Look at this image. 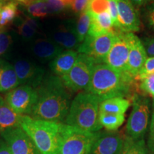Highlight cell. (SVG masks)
Masks as SVG:
<instances>
[{
	"instance_id": "obj_34",
	"label": "cell",
	"mask_w": 154,
	"mask_h": 154,
	"mask_svg": "<svg viewBox=\"0 0 154 154\" xmlns=\"http://www.w3.org/2000/svg\"><path fill=\"white\" fill-rule=\"evenodd\" d=\"M90 0H74L72 6V9L77 14H81L88 8Z\"/></svg>"
},
{
	"instance_id": "obj_41",
	"label": "cell",
	"mask_w": 154,
	"mask_h": 154,
	"mask_svg": "<svg viewBox=\"0 0 154 154\" xmlns=\"http://www.w3.org/2000/svg\"><path fill=\"white\" fill-rule=\"evenodd\" d=\"M17 1H18L21 3L25 4V5H29V4L31 2L33 1V0H17Z\"/></svg>"
},
{
	"instance_id": "obj_29",
	"label": "cell",
	"mask_w": 154,
	"mask_h": 154,
	"mask_svg": "<svg viewBox=\"0 0 154 154\" xmlns=\"http://www.w3.org/2000/svg\"><path fill=\"white\" fill-rule=\"evenodd\" d=\"M86 10L93 14H99L109 11L108 0H90Z\"/></svg>"
},
{
	"instance_id": "obj_2",
	"label": "cell",
	"mask_w": 154,
	"mask_h": 154,
	"mask_svg": "<svg viewBox=\"0 0 154 154\" xmlns=\"http://www.w3.org/2000/svg\"><path fill=\"white\" fill-rule=\"evenodd\" d=\"M135 78L127 72H119L103 63L94 66L86 92L101 101L115 97L124 98L131 92Z\"/></svg>"
},
{
	"instance_id": "obj_6",
	"label": "cell",
	"mask_w": 154,
	"mask_h": 154,
	"mask_svg": "<svg viewBox=\"0 0 154 154\" xmlns=\"http://www.w3.org/2000/svg\"><path fill=\"white\" fill-rule=\"evenodd\" d=\"M99 63L94 58L80 54L76 62L66 75L61 77L66 88L74 91L87 89L94 66Z\"/></svg>"
},
{
	"instance_id": "obj_3",
	"label": "cell",
	"mask_w": 154,
	"mask_h": 154,
	"mask_svg": "<svg viewBox=\"0 0 154 154\" xmlns=\"http://www.w3.org/2000/svg\"><path fill=\"white\" fill-rule=\"evenodd\" d=\"M62 123L32 119L22 115L20 127L31 138L41 154H59Z\"/></svg>"
},
{
	"instance_id": "obj_32",
	"label": "cell",
	"mask_w": 154,
	"mask_h": 154,
	"mask_svg": "<svg viewBox=\"0 0 154 154\" xmlns=\"http://www.w3.org/2000/svg\"><path fill=\"white\" fill-rule=\"evenodd\" d=\"M109 1V12L112 19L115 29L120 32V26L119 22V14L116 0H108Z\"/></svg>"
},
{
	"instance_id": "obj_24",
	"label": "cell",
	"mask_w": 154,
	"mask_h": 154,
	"mask_svg": "<svg viewBox=\"0 0 154 154\" xmlns=\"http://www.w3.org/2000/svg\"><path fill=\"white\" fill-rule=\"evenodd\" d=\"M18 15V8L17 3L14 2H9L6 3L1 7L0 11V28L11 24L14 21Z\"/></svg>"
},
{
	"instance_id": "obj_42",
	"label": "cell",
	"mask_w": 154,
	"mask_h": 154,
	"mask_svg": "<svg viewBox=\"0 0 154 154\" xmlns=\"http://www.w3.org/2000/svg\"><path fill=\"white\" fill-rule=\"evenodd\" d=\"M7 1H8V0H0V7L5 5L4 4H6V2Z\"/></svg>"
},
{
	"instance_id": "obj_19",
	"label": "cell",
	"mask_w": 154,
	"mask_h": 154,
	"mask_svg": "<svg viewBox=\"0 0 154 154\" xmlns=\"http://www.w3.org/2000/svg\"><path fill=\"white\" fill-rule=\"evenodd\" d=\"M22 115L14 112L0 96V133L20 126Z\"/></svg>"
},
{
	"instance_id": "obj_23",
	"label": "cell",
	"mask_w": 154,
	"mask_h": 154,
	"mask_svg": "<svg viewBox=\"0 0 154 154\" xmlns=\"http://www.w3.org/2000/svg\"><path fill=\"white\" fill-rule=\"evenodd\" d=\"M92 16L90 11L86 10L81 13L77 20L75 32L79 43L82 42L87 36L91 24Z\"/></svg>"
},
{
	"instance_id": "obj_13",
	"label": "cell",
	"mask_w": 154,
	"mask_h": 154,
	"mask_svg": "<svg viewBox=\"0 0 154 154\" xmlns=\"http://www.w3.org/2000/svg\"><path fill=\"white\" fill-rule=\"evenodd\" d=\"M130 41V49L128 54L126 72L134 78L137 77L141 72L147 59V54L143 43L134 33H128Z\"/></svg>"
},
{
	"instance_id": "obj_36",
	"label": "cell",
	"mask_w": 154,
	"mask_h": 154,
	"mask_svg": "<svg viewBox=\"0 0 154 154\" xmlns=\"http://www.w3.org/2000/svg\"><path fill=\"white\" fill-rule=\"evenodd\" d=\"M145 16L146 21L149 23V26L154 29V2L147 6L146 9Z\"/></svg>"
},
{
	"instance_id": "obj_12",
	"label": "cell",
	"mask_w": 154,
	"mask_h": 154,
	"mask_svg": "<svg viewBox=\"0 0 154 154\" xmlns=\"http://www.w3.org/2000/svg\"><path fill=\"white\" fill-rule=\"evenodd\" d=\"M118 9L120 32L134 33L138 32L140 22L137 11L130 0H116Z\"/></svg>"
},
{
	"instance_id": "obj_8",
	"label": "cell",
	"mask_w": 154,
	"mask_h": 154,
	"mask_svg": "<svg viewBox=\"0 0 154 154\" xmlns=\"http://www.w3.org/2000/svg\"><path fill=\"white\" fill-rule=\"evenodd\" d=\"M119 31L98 36L87 35L78 47V52L94 58L99 63H103L110 51Z\"/></svg>"
},
{
	"instance_id": "obj_5",
	"label": "cell",
	"mask_w": 154,
	"mask_h": 154,
	"mask_svg": "<svg viewBox=\"0 0 154 154\" xmlns=\"http://www.w3.org/2000/svg\"><path fill=\"white\" fill-rule=\"evenodd\" d=\"M98 134L63 124L59 154H88Z\"/></svg>"
},
{
	"instance_id": "obj_4",
	"label": "cell",
	"mask_w": 154,
	"mask_h": 154,
	"mask_svg": "<svg viewBox=\"0 0 154 154\" xmlns=\"http://www.w3.org/2000/svg\"><path fill=\"white\" fill-rule=\"evenodd\" d=\"M101 100L88 92L78 94L71 103L66 124L85 131L96 133L102 128L99 120Z\"/></svg>"
},
{
	"instance_id": "obj_43",
	"label": "cell",
	"mask_w": 154,
	"mask_h": 154,
	"mask_svg": "<svg viewBox=\"0 0 154 154\" xmlns=\"http://www.w3.org/2000/svg\"><path fill=\"white\" fill-rule=\"evenodd\" d=\"M139 154H146V153H145V151H144V148H143V149L140 150V151Z\"/></svg>"
},
{
	"instance_id": "obj_22",
	"label": "cell",
	"mask_w": 154,
	"mask_h": 154,
	"mask_svg": "<svg viewBox=\"0 0 154 154\" xmlns=\"http://www.w3.org/2000/svg\"><path fill=\"white\" fill-rule=\"evenodd\" d=\"M99 120L102 127L108 131H116L125 121L124 114L99 112Z\"/></svg>"
},
{
	"instance_id": "obj_27",
	"label": "cell",
	"mask_w": 154,
	"mask_h": 154,
	"mask_svg": "<svg viewBox=\"0 0 154 154\" xmlns=\"http://www.w3.org/2000/svg\"><path fill=\"white\" fill-rule=\"evenodd\" d=\"M143 149V140H134L127 137L125 138L124 147L121 154H139Z\"/></svg>"
},
{
	"instance_id": "obj_11",
	"label": "cell",
	"mask_w": 154,
	"mask_h": 154,
	"mask_svg": "<svg viewBox=\"0 0 154 154\" xmlns=\"http://www.w3.org/2000/svg\"><path fill=\"white\" fill-rule=\"evenodd\" d=\"M1 136L11 154H41L31 138L20 126L1 132Z\"/></svg>"
},
{
	"instance_id": "obj_40",
	"label": "cell",
	"mask_w": 154,
	"mask_h": 154,
	"mask_svg": "<svg viewBox=\"0 0 154 154\" xmlns=\"http://www.w3.org/2000/svg\"><path fill=\"white\" fill-rule=\"evenodd\" d=\"M60 1H61L63 4H64V5L66 6V7H72L73 2H74V0H60Z\"/></svg>"
},
{
	"instance_id": "obj_37",
	"label": "cell",
	"mask_w": 154,
	"mask_h": 154,
	"mask_svg": "<svg viewBox=\"0 0 154 154\" xmlns=\"http://www.w3.org/2000/svg\"><path fill=\"white\" fill-rule=\"evenodd\" d=\"M142 43L145 48L146 54L151 56V57H154V36L145 38Z\"/></svg>"
},
{
	"instance_id": "obj_20",
	"label": "cell",
	"mask_w": 154,
	"mask_h": 154,
	"mask_svg": "<svg viewBox=\"0 0 154 154\" xmlns=\"http://www.w3.org/2000/svg\"><path fill=\"white\" fill-rule=\"evenodd\" d=\"M53 39L54 42L63 49L72 50L79 47V42L77 38L75 27L61 26L54 33Z\"/></svg>"
},
{
	"instance_id": "obj_26",
	"label": "cell",
	"mask_w": 154,
	"mask_h": 154,
	"mask_svg": "<svg viewBox=\"0 0 154 154\" xmlns=\"http://www.w3.org/2000/svg\"><path fill=\"white\" fill-rule=\"evenodd\" d=\"M29 14L34 17L44 18L48 14L47 0H33L27 5Z\"/></svg>"
},
{
	"instance_id": "obj_25",
	"label": "cell",
	"mask_w": 154,
	"mask_h": 154,
	"mask_svg": "<svg viewBox=\"0 0 154 154\" xmlns=\"http://www.w3.org/2000/svg\"><path fill=\"white\" fill-rule=\"evenodd\" d=\"M38 25L34 19L29 16L25 17L18 26V32L26 41H29L37 32Z\"/></svg>"
},
{
	"instance_id": "obj_39",
	"label": "cell",
	"mask_w": 154,
	"mask_h": 154,
	"mask_svg": "<svg viewBox=\"0 0 154 154\" xmlns=\"http://www.w3.org/2000/svg\"><path fill=\"white\" fill-rule=\"evenodd\" d=\"M0 154H11L5 140L0 138Z\"/></svg>"
},
{
	"instance_id": "obj_15",
	"label": "cell",
	"mask_w": 154,
	"mask_h": 154,
	"mask_svg": "<svg viewBox=\"0 0 154 154\" xmlns=\"http://www.w3.org/2000/svg\"><path fill=\"white\" fill-rule=\"evenodd\" d=\"M124 140L119 133L98 134L88 154H121Z\"/></svg>"
},
{
	"instance_id": "obj_17",
	"label": "cell",
	"mask_w": 154,
	"mask_h": 154,
	"mask_svg": "<svg viewBox=\"0 0 154 154\" xmlns=\"http://www.w3.org/2000/svg\"><path fill=\"white\" fill-rule=\"evenodd\" d=\"M32 51L36 57L43 61L55 59L62 52L63 48L50 40L39 38L34 42Z\"/></svg>"
},
{
	"instance_id": "obj_7",
	"label": "cell",
	"mask_w": 154,
	"mask_h": 154,
	"mask_svg": "<svg viewBox=\"0 0 154 154\" xmlns=\"http://www.w3.org/2000/svg\"><path fill=\"white\" fill-rule=\"evenodd\" d=\"M133 109L126 125L128 137L134 140H143L149 122L150 102L147 98L133 96Z\"/></svg>"
},
{
	"instance_id": "obj_16",
	"label": "cell",
	"mask_w": 154,
	"mask_h": 154,
	"mask_svg": "<svg viewBox=\"0 0 154 154\" xmlns=\"http://www.w3.org/2000/svg\"><path fill=\"white\" fill-rule=\"evenodd\" d=\"M78 56V52L74 50L63 51L50 63V68L56 75L62 77L72 69Z\"/></svg>"
},
{
	"instance_id": "obj_18",
	"label": "cell",
	"mask_w": 154,
	"mask_h": 154,
	"mask_svg": "<svg viewBox=\"0 0 154 154\" xmlns=\"http://www.w3.org/2000/svg\"><path fill=\"white\" fill-rule=\"evenodd\" d=\"M19 86L14 65L0 59V92L10 91Z\"/></svg>"
},
{
	"instance_id": "obj_21",
	"label": "cell",
	"mask_w": 154,
	"mask_h": 154,
	"mask_svg": "<svg viewBox=\"0 0 154 154\" xmlns=\"http://www.w3.org/2000/svg\"><path fill=\"white\" fill-rule=\"evenodd\" d=\"M131 105L128 99L121 97H115L101 101L99 106V112L124 114Z\"/></svg>"
},
{
	"instance_id": "obj_38",
	"label": "cell",
	"mask_w": 154,
	"mask_h": 154,
	"mask_svg": "<svg viewBox=\"0 0 154 154\" xmlns=\"http://www.w3.org/2000/svg\"><path fill=\"white\" fill-rule=\"evenodd\" d=\"M134 7H140L142 6L146 5L148 4H151L154 2V0H130Z\"/></svg>"
},
{
	"instance_id": "obj_9",
	"label": "cell",
	"mask_w": 154,
	"mask_h": 154,
	"mask_svg": "<svg viewBox=\"0 0 154 154\" xmlns=\"http://www.w3.org/2000/svg\"><path fill=\"white\" fill-rule=\"evenodd\" d=\"M37 99L36 90L30 86L22 85L9 91L6 96L5 101L18 114L29 115Z\"/></svg>"
},
{
	"instance_id": "obj_33",
	"label": "cell",
	"mask_w": 154,
	"mask_h": 154,
	"mask_svg": "<svg viewBox=\"0 0 154 154\" xmlns=\"http://www.w3.org/2000/svg\"><path fill=\"white\" fill-rule=\"evenodd\" d=\"M153 72H154V57L147 58L145 63H144L141 72H140L139 75H138L136 78H138V77H140V76H145V75L151 74V73H153Z\"/></svg>"
},
{
	"instance_id": "obj_28",
	"label": "cell",
	"mask_w": 154,
	"mask_h": 154,
	"mask_svg": "<svg viewBox=\"0 0 154 154\" xmlns=\"http://www.w3.org/2000/svg\"><path fill=\"white\" fill-rule=\"evenodd\" d=\"M136 79L140 82V88L142 91L154 97V72L138 77Z\"/></svg>"
},
{
	"instance_id": "obj_30",
	"label": "cell",
	"mask_w": 154,
	"mask_h": 154,
	"mask_svg": "<svg viewBox=\"0 0 154 154\" xmlns=\"http://www.w3.org/2000/svg\"><path fill=\"white\" fill-rule=\"evenodd\" d=\"M12 42L10 34L5 29L0 28V56L7 52Z\"/></svg>"
},
{
	"instance_id": "obj_35",
	"label": "cell",
	"mask_w": 154,
	"mask_h": 154,
	"mask_svg": "<svg viewBox=\"0 0 154 154\" xmlns=\"http://www.w3.org/2000/svg\"><path fill=\"white\" fill-rule=\"evenodd\" d=\"M148 146H149L150 154H154V106L151 116V125H150V134Z\"/></svg>"
},
{
	"instance_id": "obj_1",
	"label": "cell",
	"mask_w": 154,
	"mask_h": 154,
	"mask_svg": "<svg viewBox=\"0 0 154 154\" xmlns=\"http://www.w3.org/2000/svg\"><path fill=\"white\" fill-rule=\"evenodd\" d=\"M66 88L59 76L46 78L37 91V101L29 116L37 120L62 122L68 115L71 105L70 96Z\"/></svg>"
},
{
	"instance_id": "obj_14",
	"label": "cell",
	"mask_w": 154,
	"mask_h": 154,
	"mask_svg": "<svg viewBox=\"0 0 154 154\" xmlns=\"http://www.w3.org/2000/svg\"><path fill=\"white\" fill-rule=\"evenodd\" d=\"M18 78L19 85H27L32 88L42 84L44 76V70L29 61L19 60L14 64Z\"/></svg>"
},
{
	"instance_id": "obj_31",
	"label": "cell",
	"mask_w": 154,
	"mask_h": 154,
	"mask_svg": "<svg viewBox=\"0 0 154 154\" xmlns=\"http://www.w3.org/2000/svg\"><path fill=\"white\" fill-rule=\"evenodd\" d=\"M48 14H58L64 10L66 6L60 0H47Z\"/></svg>"
},
{
	"instance_id": "obj_44",
	"label": "cell",
	"mask_w": 154,
	"mask_h": 154,
	"mask_svg": "<svg viewBox=\"0 0 154 154\" xmlns=\"http://www.w3.org/2000/svg\"><path fill=\"white\" fill-rule=\"evenodd\" d=\"M0 11H1V7H0Z\"/></svg>"
},
{
	"instance_id": "obj_10",
	"label": "cell",
	"mask_w": 154,
	"mask_h": 154,
	"mask_svg": "<svg viewBox=\"0 0 154 154\" xmlns=\"http://www.w3.org/2000/svg\"><path fill=\"white\" fill-rule=\"evenodd\" d=\"M130 41L128 33L119 32L103 63L119 72H126Z\"/></svg>"
}]
</instances>
